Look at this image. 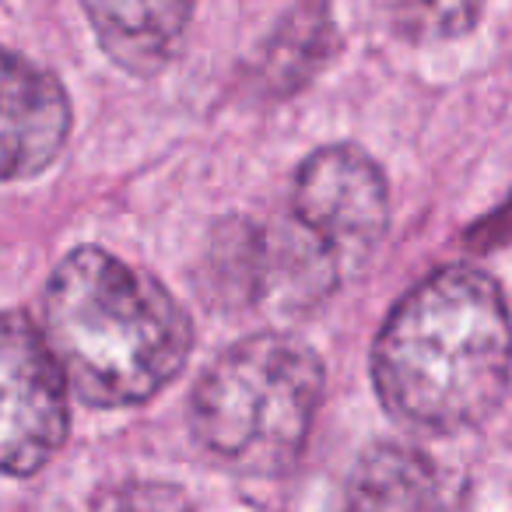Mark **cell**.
Wrapping results in <instances>:
<instances>
[{"label": "cell", "instance_id": "cell-1", "mask_svg": "<svg viewBox=\"0 0 512 512\" xmlns=\"http://www.w3.org/2000/svg\"><path fill=\"white\" fill-rule=\"evenodd\" d=\"M512 379V313L498 281L474 264L421 278L372 344V386L393 418L428 432L474 428Z\"/></svg>", "mask_w": 512, "mask_h": 512}, {"label": "cell", "instance_id": "cell-2", "mask_svg": "<svg viewBox=\"0 0 512 512\" xmlns=\"http://www.w3.org/2000/svg\"><path fill=\"white\" fill-rule=\"evenodd\" d=\"M43 334L71 390L102 411L162 393L193 351V323L176 295L102 246H78L53 267Z\"/></svg>", "mask_w": 512, "mask_h": 512}, {"label": "cell", "instance_id": "cell-3", "mask_svg": "<svg viewBox=\"0 0 512 512\" xmlns=\"http://www.w3.org/2000/svg\"><path fill=\"white\" fill-rule=\"evenodd\" d=\"M327 390L323 358L288 334L232 344L197 379L190 432L242 477H281L299 463Z\"/></svg>", "mask_w": 512, "mask_h": 512}, {"label": "cell", "instance_id": "cell-4", "mask_svg": "<svg viewBox=\"0 0 512 512\" xmlns=\"http://www.w3.org/2000/svg\"><path fill=\"white\" fill-rule=\"evenodd\" d=\"M221 288L253 306L281 316H306L330 299L341 285V256L302 225L295 214L260 221H232L218 232L214 249Z\"/></svg>", "mask_w": 512, "mask_h": 512}, {"label": "cell", "instance_id": "cell-5", "mask_svg": "<svg viewBox=\"0 0 512 512\" xmlns=\"http://www.w3.org/2000/svg\"><path fill=\"white\" fill-rule=\"evenodd\" d=\"M0 460L11 477H32L64 449L71 428L67 372L46 344V334L22 309L4 313L0 330Z\"/></svg>", "mask_w": 512, "mask_h": 512}, {"label": "cell", "instance_id": "cell-6", "mask_svg": "<svg viewBox=\"0 0 512 512\" xmlns=\"http://www.w3.org/2000/svg\"><path fill=\"white\" fill-rule=\"evenodd\" d=\"M292 214L341 256V264H358L390 225V186L362 148L327 144L295 172Z\"/></svg>", "mask_w": 512, "mask_h": 512}, {"label": "cell", "instance_id": "cell-7", "mask_svg": "<svg viewBox=\"0 0 512 512\" xmlns=\"http://www.w3.org/2000/svg\"><path fill=\"white\" fill-rule=\"evenodd\" d=\"M0 169L29 179L50 169L71 137V99L60 78L15 50L0 57Z\"/></svg>", "mask_w": 512, "mask_h": 512}, {"label": "cell", "instance_id": "cell-8", "mask_svg": "<svg viewBox=\"0 0 512 512\" xmlns=\"http://www.w3.org/2000/svg\"><path fill=\"white\" fill-rule=\"evenodd\" d=\"M85 18L92 22L95 39L120 71L134 78H155L176 60L183 46L186 25L193 18V4H85Z\"/></svg>", "mask_w": 512, "mask_h": 512}, {"label": "cell", "instance_id": "cell-9", "mask_svg": "<svg viewBox=\"0 0 512 512\" xmlns=\"http://www.w3.org/2000/svg\"><path fill=\"white\" fill-rule=\"evenodd\" d=\"M439 474L421 449L379 442L358 456L337 512H435Z\"/></svg>", "mask_w": 512, "mask_h": 512}, {"label": "cell", "instance_id": "cell-10", "mask_svg": "<svg viewBox=\"0 0 512 512\" xmlns=\"http://www.w3.org/2000/svg\"><path fill=\"white\" fill-rule=\"evenodd\" d=\"M330 46H334V25L327 8H299L285 18V25H278V36L271 39L267 81L274 88H299L330 57Z\"/></svg>", "mask_w": 512, "mask_h": 512}, {"label": "cell", "instance_id": "cell-11", "mask_svg": "<svg viewBox=\"0 0 512 512\" xmlns=\"http://www.w3.org/2000/svg\"><path fill=\"white\" fill-rule=\"evenodd\" d=\"M88 512H193V505L176 484L123 481L102 491Z\"/></svg>", "mask_w": 512, "mask_h": 512}]
</instances>
